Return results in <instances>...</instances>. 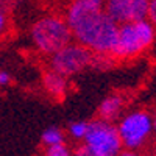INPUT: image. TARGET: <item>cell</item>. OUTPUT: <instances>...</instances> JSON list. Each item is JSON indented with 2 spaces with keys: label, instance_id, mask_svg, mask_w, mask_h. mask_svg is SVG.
Wrapping results in <instances>:
<instances>
[{
  "label": "cell",
  "instance_id": "5b68a950",
  "mask_svg": "<svg viewBox=\"0 0 156 156\" xmlns=\"http://www.w3.org/2000/svg\"><path fill=\"white\" fill-rule=\"evenodd\" d=\"M94 53L81 44L72 41L66 47L59 48L56 53L47 58V69L53 70L66 78L81 75L87 69H92Z\"/></svg>",
  "mask_w": 156,
  "mask_h": 156
},
{
  "label": "cell",
  "instance_id": "8fae6325",
  "mask_svg": "<svg viewBox=\"0 0 156 156\" xmlns=\"http://www.w3.org/2000/svg\"><path fill=\"white\" fill-rule=\"evenodd\" d=\"M61 142H66V131H64L62 128L56 126V125L47 126L41 133V144L44 147L61 144Z\"/></svg>",
  "mask_w": 156,
  "mask_h": 156
},
{
  "label": "cell",
  "instance_id": "ac0fdd59",
  "mask_svg": "<svg viewBox=\"0 0 156 156\" xmlns=\"http://www.w3.org/2000/svg\"><path fill=\"white\" fill-rule=\"evenodd\" d=\"M117 156H142V154H140V151H136V150H126V148H122Z\"/></svg>",
  "mask_w": 156,
  "mask_h": 156
},
{
  "label": "cell",
  "instance_id": "3957f363",
  "mask_svg": "<svg viewBox=\"0 0 156 156\" xmlns=\"http://www.w3.org/2000/svg\"><path fill=\"white\" fill-rule=\"evenodd\" d=\"M156 41V28L147 20H136L129 23L119 25L115 45L112 48V59L117 61H131L145 51Z\"/></svg>",
  "mask_w": 156,
  "mask_h": 156
},
{
  "label": "cell",
  "instance_id": "ffe728a7",
  "mask_svg": "<svg viewBox=\"0 0 156 156\" xmlns=\"http://www.w3.org/2000/svg\"><path fill=\"white\" fill-rule=\"evenodd\" d=\"M153 128H154V134H156V109L153 112Z\"/></svg>",
  "mask_w": 156,
  "mask_h": 156
},
{
  "label": "cell",
  "instance_id": "5bb4252c",
  "mask_svg": "<svg viewBox=\"0 0 156 156\" xmlns=\"http://www.w3.org/2000/svg\"><path fill=\"white\" fill-rule=\"evenodd\" d=\"M147 20L156 28V0L148 2V11H147Z\"/></svg>",
  "mask_w": 156,
  "mask_h": 156
},
{
  "label": "cell",
  "instance_id": "277c9868",
  "mask_svg": "<svg viewBox=\"0 0 156 156\" xmlns=\"http://www.w3.org/2000/svg\"><path fill=\"white\" fill-rule=\"evenodd\" d=\"M119 137L122 145L126 150L140 151L148 145V142L154 136L153 128V112L147 109H131L125 112L115 122Z\"/></svg>",
  "mask_w": 156,
  "mask_h": 156
},
{
  "label": "cell",
  "instance_id": "30bf717a",
  "mask_svg": "<svg viewBox=\"0 0 156 156\" xmlns=\"http://www.w3.org/2000/svg\"><path fill=\"white\" fill-rule=\"evenodd\" d=\"M70 80L50 69H45L42 73V87L44 92L53 100H62L69 92Z\"/></svg>",
  "mask_w": 156,
  "mask_h": 156
},
{
  "label": "cell",
  "instance_id": "9a60e30c",
  "mask_svg": "<svg viewBox=\"0 0 156 156\" xmlns=\"http://www.w3.org/2000/svg\"><path fill=\"white\" fill-rule=\"evenodd\" d=\"M11 83H12V76H11V73H9L8 70L0 69V89L8 87Z\"/></svg>",
  "mask_w": 156,
  "mask_h": 156
},
{
  "label": "cell",
  "instance_id": "2e32d148",
  "mask_svg": "<svg viewBox=\"0 0 156 156\" xmlns=\"http://www.w3.org/2000/svg\"><path fill=\"white\" fill-rule=\"evenodd\" d=\"M72 156H97V154L90 151V150H89L84 144H80V145H76V147L73 148Z\"/></svg>",
  "mask_w": 156,
  "mask_h": 156
},
{
  "label": "cell",
  "instance_id": "d6986e66",
  "mask_svg": "<svg viewBox=\"0 0 156 156\" xmlns=\"http://www.w3.org/2000/svg\"><path fill=\"white\" fill-rule=\"evenodd\" d=\"M12 3H14V0H0V9L6 11V8H9Z\"/></svg>",
  "mask_w": 156,
  "mask_h": 156
},
{
  "label": "cell",
  "instance_id": "ba28073f",
  "mask_svg": "<svg viewBox=\"0 0 156 156\" xmlns=\"http://www.w3.org/2000/svg\"><path fill=\"white\" fill-rule=\"evenodd\" d=\"M105 11V0H70L64 9V19L72 27L86 16Z\"/></svg>",
  "mask_w": 156,
  "mask_h": 156
},
{
  "label": "cell",
  "instance_id": "7a4b0ae2",
  "mask_svg": "<svg viewBox=\"0 0 156 156\" xmlns=\"http://www.w3.org/2000/svg\"><path fill=\"white\" fill-rule=\"evenodd\" d=\"M30 41L39 55L45 58L73 41V34L64 16L44 14L30 27Z\"/></svg>",
  "mask_w": 156,
  "mask_h": 156
},
{
  "label": "cell",
  "instance_id": "9c48e42d",
  "mask_svg": "<svg viewBox=\"0 0 156 156\" xmlns=\"http://www.w3.org/2000/svg\"><path fill=\"white\" fill-rule=\"evenodd\" d=\"M126 108V98L123 94L111 92L98 103L97 106V117L106 122H117L125 114Z\"/></svg>",
  "mask_w": 156,
  "mask_h": 156
},
{
  "label": "cell",
  "instance_id": "7c38bea8",
  "mask_svg": "<svg viewBox=\"0 0 156 156\" xmlns=\"http://www.w3.org/2000/svg\"><path fill=\"white\" fill-rule=\"evenodd\" d=\"M87 125L89 122H83V120H73L69 123L67 126V134L70 136V139H73L75 142H83L86 133H87Z\"/></svg>",
  "mask_w": 156,
  "mask_h": 156
},
{
  "label": "cell",
  "instance_id": "52a82bcc",
  "mask_svg": "<svg viewBox=\"0 0 156 156\" xmlns=\"http://www.w3.org/2000/svg\"><path fill=\"white\" fill-rule=\"evenodd\" d=\"M150 0H105L106 14L117 23H129L147 19Z\"/></svg>",
  "mask_w": 156,
  "mask_h": 156
},
{
  "label": "cell",
  "instance_id": "4fadbf2b",
  "mask_svg": "<svg viewBox=\"0 0 156 156\" xmlns=\"http://www.w3.org/2000/svg\"><path fill=\"white\" fill-rule=\"evenodd\" d=\"M72 153H73V148L67 142H61V144L44 147L41 156H72Z\"/></svg>",
  "mask_w": 156,
  "mask_h": 156
},
{
  "label": "cell",
  "instance_id": "6da1fadb",
  "mask_svg": "<svg viewBox=\"0 0 156 156\" xmlns=\"http://www.w3.org/2000/svg\"><path fill=\"white\" fill-rule=\"evenodd\" d=\"M70 30L73 41L90 50L94 55L111 56L119 25L106 14V11H100L78 20L70 27Z\"/></svg>",
  "mask_w": 156,
  "mask_h": 156
},
{
  "label": "cell",
  "instance_id": "8992f818",
  "mask_svg": "<svg viewBox=\"0 0 156 156\" xmlns=\"http://www.w3.org/2000/svg\"><path fill=\"white\" fill-rule=\"evenodd\" d=\"M83 144L97 156H117L123 148L115 123L98 117L89 122Z\"/></svg>",
  "mask_w": 156,
  "mask_h": 156
},
{
  "label": "cell",
  "instance_id": "44dd1931",
  "mask_svg": "<svg viewBox=\"0 0 156 156\" xmlns=\"http://www.w3.org/2000/svg\"><path fill=\"white\" fill-rule=\"evenodd\" d=\"M153 156H156V145H154V148H153Z\"/></svg>",
  "mask_w": 156,
  "mask_h": 156
},
{
  "label": "cell",
  "instance_id": "e0dca14e",
  "mask_svg": "<svg viewBox=\"0 0 156 156\" xmlns=\"http://www.w3.org/2000/svg\"><path fill=\"white\" fill-rule=\"evenodd\" d=\"M8 27V16H6V11L0 9V36H2L6 31Z\"/></svg>",
  "mask_w": 156,
  "mask_h": 156
},
{
  "label": "cell",
  "instance_id": "7402d4cb",
  "mask_svg": "<svg viewBox=\"0 0 156 156\" xmlns=\"http://www.w3.org/2000/svg\"><path fill=\"white\" fill-rule=\"evenodd\" d=\"M62 2H70V0H62Z\"/></svg>",
  "mask_w": 156,
  "mask_h": 156
}]
</instances>
